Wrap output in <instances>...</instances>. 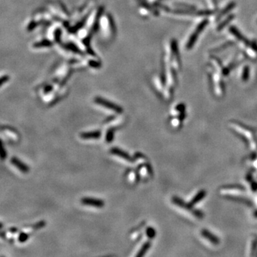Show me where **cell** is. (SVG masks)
Listing matches in <instances>:
<instances>
[{
  "label": "cell",
  "instance_id": "cell-18",
  "mask_svg": "<svg viewBox=\"0 0 257 257\" xmlns=\"http://www.w3.org/2000/svg\"><path fill=\"white\" fill-rule=\"evenodd\" d=\"M209 12H214L217 10V4L216 0H205Z\"/></svg>",
  "mask_w": 257,
  "mask_h": 257
},
{
  "label": "cell",
  "instance_id": "cell-8",
  "mask_svg": "<svg viewBox=\"0 0 257 257\" xmlns=\"http://www.w3.org/2000/svg\"><path fill=\"white\" fill-rule=\"evenodd\" d=\"M201 236L204 240L206 241V242L210 245L216 246L219 243V239L207 229H204L201 231Z\"/></svg>",
  "mask_w": 257,
  "mask_h": 257
},
{
  "label": "cell",
  "instance_id": "cell-7",
  "mask_svg": "<svg viewBox=\"0 0 257 257\" xmlns=\"http://www.w3.org/2000/svg\"><path fill=\"white\" fill-rule=\"evenodd\" d=\"M81 202L84 205L96 208H102L105 206V202L101 199L92 198V197H84L81 199Z\"/></svg>",
  "mask_w": 257,
  "mask_h": 257
},
{
  "label": "cell",
  "instance_id": "cell-13",
  "mask_svg": "<svg viewBox=\"0 0 257 257\" xmlns=\"http://www.w3.org/2000/svg\"><path fill=\"white\" fill-rule=\"evenodd\" d=\"M229 34L230 37L233 40L237 41L238 42L243 39V37L241 35V33L239 32V31L237 30L235 26H230L229 28Z\"/></svg>",
  "mask_w": 257,
  "mask_h": 257
},
{
  "label": "cell",
  "instance_id": "cell-5",
  "mask_svg": "<svg viewBox=\"0 0 257 257\" xmlns=\"http://www.w3.org/2000/svg\"><path fill=\"white\" fill-rule=\"evenodd\" d=\"M207 20H204L201 22L200 24H198V26H196V29H195L194 32L192 33L191 36H190L189 40H188L187 43V48L189 49H191L193 45H194V44L196 42L197 38H198V36L199 34H200L201 31L203 30V29L204 28V26L207 24Z\"/></svg>",
  "mask_w": 257,
  "mask_h": 257
},
{
  "label": "cell",
  "instance_id": "cell-21",
  "mask_svg": "<svg viewBox=\"0 0 257 257\" xmlns=\"http://www.w3.org/2000/svg\"><path fill=\"white\" fill-rule=\"evenodd\" d=\"M114 129L113 128H111L108 129L107 134H106V141L107 143H111L114 140Z\"/></svg>",
  "mask_w": 257,
  "mask_h": 257
},
{
  "label": "cell",
  "instance_id": "cell-12",
  "mask_svg": "<svg viewBox=\"0 0 257 257\" xmlns=\"http://www.w3.org/2000/svg\"><path fill=\"white\" fill-rule=\"evenodd\" d=\"M101 136V131H93L90 132H83L80 134V137L83 139H98Z\"/></svg>",
  "mask_w": 257,
  "mask_h": 257
},
{
  "label": "cell",
  "instance_id": "cell-24",
  "mask_svg": "<svg viewBox=\"0 0 257 257\" xmlns=\"http://www.w3.org/2000/svg\"><path fill=\"white\" fill-rule=\"evenodd\" d=\"M232 19H233V15H229V17H227V18L224 21H223V22H221V23L219 24V25L218 26V29H219V30H221V29H222L223 27V26L227 25V24L228 23H229V22L230 21H231Z\"/></svg>",
  "mask_w": 257,
  "mask_h": 257
},
{
  "label": "cell",
  "instance_id": "cell-25",
  "mask_svg": "<svg viewBox=\"0 0 257 257\" xmlns=\"http://www.w3.org/2000/svg\"><path fill=\"white\" fill-rule=\"evenodd\" d=\"M9 80V77L7 76H4V77H2V79H1V85L2 86L4 85V82H6Z\"/></svg>",
  "mask_w": 257,
  "mask_h": 257
},
{
  "label": "cell",
  "instance_id": "cell-22",
  "mask_svg": "<svg viewBox=\"0 0 257 257\" xmlns=\"http://www.w3.org/2000/svg\"><path fill=\"white\" fill-rule=\"evenodd\" d=\"M146 234H147V236L150 239H154L155 236H156V231L154 228L152 227H147V229H146Z\"/></svg>",
  "mask_w": 257,
  "mask_h": 257
},
{
  "label": "cell",
  "instance_id": "cell-17",
  "mask_svg": "<svg viewBox=\"0 0 257 257\" xmlns=\"http://www.w3.org/2000/svg\"><path fill=\"white\" fill-rule=\"evenodd\" d=\"M257 249V236H253L251 239V243H250V253L251 255H254V252H256Z\"/></svg>",
  "mask_w": 257,
  "mask_h": 257
},
{
  "label": "cell",
  "instance_id": "cell-10",
  "mask_svg": "<svg viewBox=\"0 0 257 257\" xmlns=\"http://www.w3.org/2000/svg\"><path fill=\"white\" fill-rule=\"evenodd\" d=\"M245 52L247 55L251 59H257V43L256 42H252L245 48Z\"/></svg>",
  "mask_w": 257,
  "mask_h": 257
},
{
  "label": "cell",
  "instance_id": "cell-9",
  "mask_svg": "<svg viewBox=\"0 0 257 257\" xmlns=\"http://www.w3.org/2000/svg\"><path fill=\"white\" fill-rule=\"evenodd\" d=\"M110 153L113 155H115V156L121 157V159H125L126 161H129V162H133V161H134V159H133L132 157L127 152L119 149V148L117 147L112 148V149H110Z\"/></svg>",
  "mask_w": 257,
  "mask_h": 257
},
{
  "label": "cell",
  "instance_id": "cell-23",
  "mask_svg": "<svg viewBox=\"0 0 257 257\" xmlns=\"http://www.w3.org/2000/svg\"><path fill=\"white\" fill-rule=\"evenodd\" d=\"M29 237H30V236H29L27 234L23 233V232H22V233L19 234V235L18 236V241L21 243H24L27 240V239H29Z\"/></svg>",
  "mask_w": 257,
  "mask_h": 257
},
{
  "label": "cell",
  "instance_id": "cell-2",
  "mask_svg": "<svg viewBox=\"0 0 257 257\" xmlns=\"http://www.w3.org/2000/svg\"><path fill=\"white\" fill-rule=\"evenodd\" d=\"M231 127L234 128V130L236 131L239 134H241L243 138H244L247 141L249 144L250 147L252 149H256V141L255 139V136H254V133L252 131L247 127H243L241 124L236 123V122H231Z\"/></svg>",
  "mask_w": 257,
  "mask_h": 257
},
{
  "label": "cell",
  "instance_id": "cell-11",
  "mask_svg": "<svg viewBox=\"0 0 257 257\" xmlns=\"http://www.w3.org/2000/svg\"><path fill=\"white\" fill-rule=\"evenodd\" d=\"M10 162L12 163L15 167L17 168L21 172L24 173V174H26V173H28L29 171H30V168H29L28 166L26 165V164L22 162V161L19 160L17 157H12V158L11 159Z\"/></svg>",
  "mask_w": 257,
  "mask_h": 257
},
{
  "label": "cell",
  "instance_id": "cell-3",
  "mask_svg": "<svg viewBox=\"0 0 257 257\" xmlns=\"http://www.w3.org/2000/svg\"><path fill=\"white\" fill-rule=\"evenodd\" d=\"M94 102L97 105H99L101 107L107 108V109L112 110L113 112L117 113V114H121L123 112V109L116 104L112 102V101H108L107 99L101 98L100 97H97L94 99Z\"/></svg>",
  "mask_w": 257,
  "mask_h": 257
},
{
  "label": "cell",
  "instance_id": "cell-14",
  "mask_svg": "<svg viewBox=\"0 0 257 257\" xmlns=\"http://www.w3.org/2000/svg\"><path fill=\"white\" fill-rule=\"evenodd\" d=\"M205 195H206L205 191H204V190H201V191H199L198 193H197V194H196V195H195L194 197H193L189 204L192 206L196 204L199 202V201H201L204 198Z\"/></svg>",
  "mask_w": 257,
  "mask_h": 257
},
{
  "label": "cell",
  "instance_id": "cell-16",
  "mask_svg": "<svg viewBox=\"0 0 257 257\" xmlns=\"http://www.w3.org/2000/svg\"><path fill=\"white\" fill-rule=\"evenodd\" d=\"M240 78L242 81H246L248 80L249 77V68L248 66H244L242 68L240 73Z\"/></svg>",
  "mask_w": 257,
  "mask_h": 257
},
{
  "label": "cell",
  "instance_id": "cell-4",
  "mask_svg": "<svg viewBox=\"0 0 257 257\" xmlns=\"http://www.w3.org/2000/svg\"><path fill=\"white\" fill-rule=\"evenodd\" d=\"M221 193L223 195L227 196H231L235 197H243L247 196V192L243 188L236 187H228L223 188L221 190Z\"/></svg>",
  "mask_w": 257,
  "mask_h": 257
},
{
  "label": "cell",
  "instance_id": "cell-15",
  "mask_svg": "<svg viewBox=\"0 0 257 257\" xmlns=\"http://www.w3.org/2000/svg\"><path fill=\"white\" fill-rule=\"evenodd\" d=\"M150 247H151V242H150V241H147V242H145L142 245V247H141V249H139L138 254H136V256L137 257H141V256H143L144 255H145V254L147 253V251L149 249Z\"/></svg>",
  "mask_w": 257,
  "mask_h": 257
},
{
  "label": "cell",
  "instance_id": "cell-19",
  "mask_svg": "<svg viewBox=\"0 0 257 257\" xmlns=\"http://www.w3.org/2000/svg\"><path fill=\"white\" fill-rule=\"evenodd\" d=\"M52 46V42L50 41L45 39V40L41 41L39 42H37L34 44V47L35 48H43V47H50Z\"/></svg>",
  "mask_w": 257,
  "mask_h": 257
},
{
  "label": "cell",
  "instance_id": "cell-1",
  "mask_svg": "<svg viewBox=\"0 0 257 257\" xmlns=\"http://www.w3.org/2000/svg\"><path fill=\"white\" fill-rule=\"evenodd\" d=\"M172 201L173 204L177 207L179 211L182 212L185 216H189L190 219H194V220H201L203 218V214L200 212L194 209L192 205L182 201L178 197L174 196L172 199Z\"/></svg>",
  "mask_w": 257,
  "mask_h": 257
},
{
  "label": "cell",
  "instance_id": "cell-6",
  "mask_svg": "<svg viewBox=\"0 0 257 257\" xmlns=\"http://www.w3.org/2000/svg\"><path fill=\"white\" fill-rule=\"evenodd\" d=\"M221 75L216 72H214L212 74V78H213V84L214 92L216 95L221 97L222 96L223 93V85L221 79Z\"/></svg>",
  "mask_w": 257,
  "mask_h": 257
},
{
  "label": "cell",
  "instance_id": "cell-20",
  "mask_svg": "<svg viewBox=\"0 0 257 257\" xmlns=\"http://www.w3.org/2000/svg\"><path fill=\"white\" fill-rule=\"evenodd\" d=\"M234 6H235V4H234L233 2H231L229 4H228V5L226 6V7L221 11V12L219 13V17H221L223 16V15L224 14H227L228 12H229V11H231L232 9H233Z\"/></svg>",
  "mask_w": 257,
  "mask_h": 257
},
{
  "label": "cell",
  "instance_id": "cell-26",
  "mask_svg": "<svg viewBox=\"0 0 257 257\" xmlns=\"http://www.w3.org/2000/svg\"><path fill=\"white\" fill-rule=\"evenodd\" d=\"M1 157H2V159H4L5 158V156H6V152H5V151H4V147H2V152H1Z\"/></svg>",
  "mask_w": 257,
  "mask_h": 257
}]
</instances>
